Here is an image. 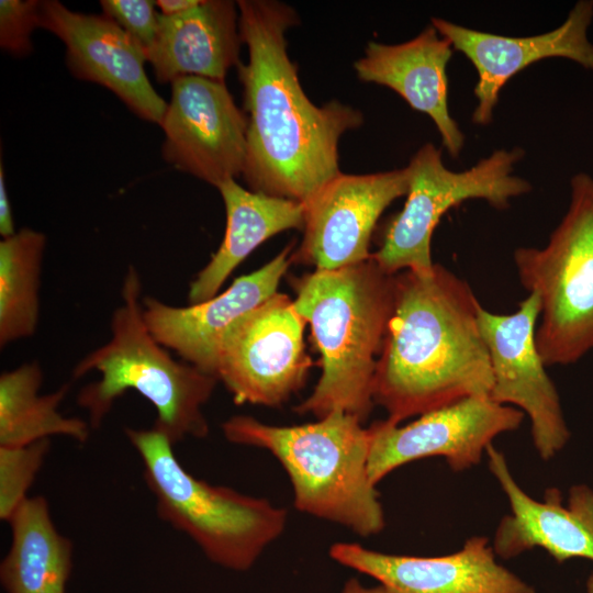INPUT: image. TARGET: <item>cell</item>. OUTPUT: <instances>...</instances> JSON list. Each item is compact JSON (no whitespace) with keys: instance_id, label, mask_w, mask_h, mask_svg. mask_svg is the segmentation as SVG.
Here are the masks:
<instances>
[{"instance_id":"obj_1","label":"cell","mask_w":593,"mask_h":593,"mask_svg":"<svg viewBox=\"0 0 593 593\" xmlns=\"http://www.w3.org/2000/svg\"><path fill=\"white\" fill-rule=\"evenodd\" d=\"M239 33L248 51L237 66L247 116L242 176L251 191L303 205L340 174L338 143L358 128L359 110L339 101L315 105L301 87L287 49L295 10L272 0H239Z\"/></svg>"},{"instance_id":"obj_2","label":"cell","mask_w":593,"mask_h":593,"mask_svg":"<svg viewBox=\"0 0 593 593\" xmlns=\"http://www.w3.org/2000/svg\"><path fill=\"white\" fill-rule=\"evenodd\" d=\"M469 283L441 265L395 275L393 314L373 379V402L390 422L473 395H490L493 376Z\"/></svg>"},{"instance_id":"obj_3","label":"cell","mask_w":593,"mask_h":593,"mask_svg":"<svg viewBox=\"0 0 593 593\" xmlns=\"http://www.w3.org/2000/svg\"><path fill=\"white\" fill-rule=\"evenodd\" d=\"M294 307L310 324L321 377L294 411L317 419L339 411L365 422L373 402L377 360L395 299V275L368 260L293 277Z\"/></svg>"},{"instance_id":"obj_4","label":"cell","mask_w":593,"mask_h":593,"mask_svg":"<svg viewBox=\"0 0 593 593\" xmlns=\"http://www.w3.org/2000/svg\"><path fill=\"white\" fill-rule=\"evenodd\" d=\"M122 303L114 310L110 339L74 367L79 379L91 371L100 379L85 385L77 403L88 413L91 428H98L114 402L126 391L144 396L157 412L154 428L175 446L184 438H204L209 423L203 406L217 379L171 357L153 336L143 316L142 282L130 266L121 289Z\"/></svg>"},{"instance_id":"obj_5","label":"cell","mask_w":593,"mask_h":593,"mask_svg":"<svg viewBox=\"0 0 593 593\" xmlns=\"http://www.w3.org/2000/svg\"><path fill=\"white\" fill-rule=\"evenodd\" d=\"M222 430L228 441L266 449L281 463L299 511L361 537L384 528V512L368 473L369 430L356 416L336 411L313 423L275 426L235 415Z\"/></svg>"},{"instance_id":"obj_6","label":"cell","mask_w":593,"mask_h":593,"mask_svg":"<svg viewBox=\"0 0 593 593\" xmlns=\"http://www.w3.org/2000/svg\"><path fill=\"white\" fill-rule=\"evenodd\" d=\"M125 434L143 462L158 516L188 535L212 562L245 571L283 533V507L193 477L178 461L170 440L154 427H127Z\"/></svg>"},{"instance_id":"obj_7","label":"cell","mask_w":593,"mask_h":593,"mask_svg":"<svg viewBox=\"0 0 593 593\" xmlns=\"http://www.w3.org/2000/svg\"><path fill=\"white\" fill-rule=\"evenodd\" d=\"M522 286L540 301L536 345L546 367L570 365L593 350V177L570 180L566 214L542 248L518 247Z\"/></svg>"},{"instance_id":"obj_8","label":"cell","mask_w":593,"mask_h":593,"mask_svg":"<svg viewBox=\"0 0 593 593\" xmlns=\"http://www.w3.org/2000/svg\"><path fill=\"white\" fill-rule=\"evenodd\" d=\"M519 147L497 149L462 171L448 169L441 150L423 145L405 167L409 177L406 201L388 223L379 249L371 258L387 273L429 271L434 267L430 243L435 227L450 209L472 199L486 201L497 210L528 193L532 184L513 174L524 157Z\"/></svg>"},{"instance_id":"obj_9","label":"cell","mask_w":593,"mask_h":593,"mask_svg":"<svg viewBox=\"0 0 593 593\" xmlns=\"http://www.w3.org/2000/svg\"><path fill=\"white\" fill-rule=\"evenodd\" d=\"M305 324L293 301L277 292L228 328L219 345L215 378L236 404L279 406L303 388L312 366Z\"/></svg>"},{"instance_id":"obj_10","label":"cell","mask_w":593,"mask_h":593,"mask_svg":"<svg viewBox=\"0 0 593 593\" xmlns=\"http://www.w3.org/2000/svg\"><path fill=\"white\" fill-rule=\"evenodd\" d=\"M524 415L490 395H473L426 412L404 426L377 421L368 427L369 478L377 485L396 468L428 457L445 458L454 471L466 470L480 462L496 436L517 429Z\"/></svg>"},{"instance_id":"obj_11","label":"cell","mask_w":593,"mask_h":593,"mask_svg":"<svg viewBox=\"0 0 593 593\" xmlns=\"http://www.w3.org/2000/svg\"><path fill=\"white\" fill-rule=\"evenodd\" d=\"M539 313V298L529 293L512 314H496L481 306L478 323L493 376L490 398L527 414L536 450L542 459H550L564 447L570 433L536 345Z\"/></svg>"},{"instance_id":"obj_12","label":"cell","mask_w":593,"mask_h":593,"mask_svg":"<svg viewBox=\"0 0 593 593\" xmlns=\"http://www.w3.org/2000/svg\"><path fill=\"white\" fill-rule=\"evenodd\" d=\"M160 126L163 157L178 170L214 187L244 171L247 116L225 81L199 76L171 82V99Z\"/></svg>"},{"instance_id":"obj_13","label":"cell","mask_w":593,"mask_h":593,"mask_svg":"<svg viewBox=\"0 0 593 593\" xmlns=\"http://www.w3.org/2000/svg\"><path fill=\"white\" fill-rule=\"evenodd\" d=\"M407 189L405 167L367 175L340 172L303 205V239L291 261L334 270L368 260L379 217Z\"/></svg>"},{"instance_id":"obj_14","label":"cell","mask_w":593,"mask_h":593,"mask_svg":"<svg viewBox=\"0 0 593 593\" xmlns=\"http://www.w3.org/2000/svg\"><path fill=\"white\" fill-rule=\"evenodd\" d=\"M41 27L66 46V63L79 79L104 86L141 119L160 125L167 102L152 86L144 48L105 14L75 12L56 0L41 1Z\"/></svg>"},{"instance_id":"obj_15","label":"cell","mask_w":593,"mask_h":593,"mask_svg":"<svg viewBox=\"0 0 593 593\" xmlns=\"http://www.w3.org/2000/svg\"><path fill=\"white\" fill-rule=\"evenodd\" d=\"M592 19L593 1L580 0L561 25L533 36L513 37L481 32L440 18H433L432 25L474 66L478 81L473 94L478 103L472 122L488 125L492 122L503 86L532 64L561 57L593 70V44L588 37Z\"/></svg>"},{"instance_id":"obj_16","label":"cell","mask_w":593,"mask_h":593,"mask_svg":"<svg viewBox=\"0 0 593 593\" xmlns=\"http://www.w3.org/2000/svg\"><path fill=\"white\" fill-rule=\"evenodd\" d=\"M329 555L374 578L391 593H535L496 562L493 547L482 536H472L460 550L439 557L390 555L354 542H336Z\"/></svg>"},{"instance_id":"obj_17","label":"cell","mask_w":593,"mask_h":593,"mask_svg":"<svg viewBox=\"0 0 593 593\" xmlns=\"http://www.w3.org/2000/svg\"><path fill=\"white\" fill-rule=\"evenodd\" d=\"M293 243L256 271L236 278L222 293L175 306L143 296V316L153 336L186 362L215 378L217 349L228 328L277 293L291 261Z\"/></svg>"},{"instance_id":"obj_18","label":"cell","mask_w":593,"mask_h":593,"mask_svg":"<svg viewBox=\"0 0 593 593\" xmlns=\"http://www.w3.org/2000/svg\"><path fill=\"white\" fill-rule=\"evenodd\" d=\"M485 454L511 507L496 528L494 552L512 558L542 548L558 562L572 558L593 561V491L586 485L573 486L566 505L557 489H548L544 501L535 500L515 481L501 451L490 445Z\"/></svg>"},{"instance_id":"obj_19","label":"cell","mask_w":593,"mask_h":593,"mask_svg":"<svg viewBox=\"0 0 593 593\" xmlns=\"http://www.w3.org/2000/svg\"><path fill=\"white\" fill-rule=\"evenodd\" d=\"M452 45L430 24L416 37L395 45L369 42L354 68L365 82L385 86L409 105L427 114L451 157H458L465 135L448 107L447 65Z\"/></svg>"},{"instance_id":"obj_20","label":"cell","mask_w":593,"mask_h":593,"mask_svg":"<svg viewBox=\"0 0 593 593\" xmlns=\"http://www.w3.org/2000/svg\"><path fill=\"white\" fill-rule=\"evenodd\" d=\"M158 21L156 38L144 53L159 82L186 76L224 81L227 71L239 65L237 2L200 0L177 15L159 13Z\"/></svg>"},{"instance_id":"obj_21","label":"cell","mask_w":593,"mask_h":593,"mask_svg":"<svg viewBox=\"0 0 593 593\" xmlns=\"http://www.w3.org/2000/svg\"><path fill=\"white\" fill-rule=\"evenodd\" d=\"M226 211V228L219 249L191 281L189 304L215 296L234 269L259 245L291 228L303 230L302 203L246 190L235 179L217 187Z\"/></svg>"},{"instance_id":"obj_22","label":"cell","mask_w":593,"mask_h":593,"mask_svg":"<svg viewBox=\"0 0 593 593\" xmlns=\"http://www.w3.org/2000/svg\"><path fill=\"white\" fill-rule=\"evenodd\" d=\"M11 545L0 563L7 593H66L72 542L55 527L48 502L27 497L8 521Z\"/></svg>"},{"instance_id":"obj_23","label":"cell","mask_w":593,"mask_h":593,"mask_svg":"<svg viewBox=\"0 0 593 593\" xmlns=\"http://www.w3.org/2000/svg\"><path fill=\"white\" fill-rule=\"evenodd\" d=\"M42 382L43 371L35 361L1 373L0 446H25L55 435L67 436L80 444L87 441L90 424L59 412L69 384L41 394Z\"/></svg>"},{"instance_id":"obj_24","label":"cell","mask_w":593,"mask_h":593,"mask_svg":"<svg viewBox=\"0 0 593 593\" xmlns=\"http://www.w3.org/2000/svg\"><path fill=\"white\" fill-rule=\"evenodd\" d=\"M46 237L22 228L0 242V347L34 335Z\"/></svg>"},{"instance_id":"obj_25","label":"cell","mask_w":593,"mask_h":593,"mask_svg":"<svg viewBox=\"0 0 593 593\" xmlns=\"http://www.w3.org/2000/svg\"><path fill=\"white\" fill-rule=\"evenodd\" d=\"M49 439L25 446H0V518L8 522L29 497L27 491L49 450Z\"/></svg>"},{"instance_id":"obj_26","label":"cell","mask_w":593,"mask_h":593,"mask_svg":"<svg viewBox=\"0 0 593 593\" xmlns=\"http://www.w3.org/2000/svg\"><path fill=\"white\" fill-rule=\"evenodd\" d=\"M41 1H0V45L13 56L22 57L31 53V35L41 26Z\"/></svg>"},{"instance_id":"obj_27","label":"cell","mask_w":593,"mask_h":593,"mask_svg":"<svg viewBox=\"0 0 593 593\" xmlns=\"http://www.w3.org/2000/svg\"><path fill=\"white\" fill-rule=\"evenodd\" d=\"M103 14L115 21L144 51L155 41L159 13L155 1L149 0H102Z\"/></svg>"},{"instance_id":"obj_28","label":"cell","mask_w":593,"mask_h":593,"mask_svg":"<svg viewBox=\"0 0 593 593\" xmlns=\"http://www.w3.org/2000/svg\"><path fill=\"white\" fill-rule=\"evenodd\" d=\"M15 233L14 221L5 186L2 164L0 165V234L3 238Z\"/></svg>"},{"instance_id":"obj_29","label":"cell","mask_w":593,"mask_h":593,"mask_svg":"<svg viewBox=\"0 0 593 593\" xmlns=\"http://www.w3.org/2000/svg\"><path fill=\"white\" fill-rule=\"evenodd\" d=\"M200 0H158L156 5L160 9V14L166 16L183 13L195 7Z\"/></svg>"},{"instance_id":"obj_30","label":"cell","mask_w":593,"mask_h":593,"mask_svg":"<svg viewBox=\"0 0 593 593\" xmlns=\"http://www.w3.org/2000/svg\"><path fill=\"white\" fill-rule=\"evenodd\" d=\"M343 593H391V592L381 584L373 588H366L358 580L350 579L346 582Z\"/></svg>"},{"instance_id":"obj_31","label":"cell","mask_w":593,"mask_h":593,"mask_svg":"<svg viewBox=\"0 0 593 593\" xmlns=\"http://www.w3.org/2000/svg\"><path fill=\"white\" fill-rule=\"evenodd\" d=\"M588 593H593V574L590 575L586 582Z\"/></svg>"}]
</instances>
